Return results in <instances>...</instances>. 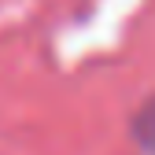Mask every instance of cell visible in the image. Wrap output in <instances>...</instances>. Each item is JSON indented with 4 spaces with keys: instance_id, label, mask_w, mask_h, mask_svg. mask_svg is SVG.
I'll return each mask as SVG.
<instances>
[{
    "instance_id": "6da1fadb",
    "label": "cell",
    "mask_w": 155,
    "mask_h": 155,
    "mask_svg": "<svg viewBox=\"0 0 155 155\" xmlns=\"http://www.w3.org/2000/svg\"><path fill=\"white\" fill-rule=\"evenodd\" d=\"M133 137H137V144L148 155H155V96L144 100V107L137 111V118H133Z\"/></svg>"
}]
</instances>
